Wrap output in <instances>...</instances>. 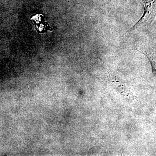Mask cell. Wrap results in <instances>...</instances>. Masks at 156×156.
Listing matches in <instances>:
<instances>
[{"label": "cell", "instance_id": "1", "mask_svg": "<svg viewBox=\"0 0 156 156\" xmlns=\"http://www.w3.org/2000/svg\"><path fill=\"white\" fill-rule=\"evenodd\" d=\"M144 6V11L142 17L126 33L131 32L140 26L151 24L154 17H155V3L154 0H142Z\"/></svg>", "mask_w": 156, "mask_h": 156}]
</instances>
